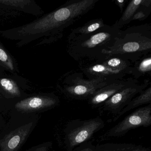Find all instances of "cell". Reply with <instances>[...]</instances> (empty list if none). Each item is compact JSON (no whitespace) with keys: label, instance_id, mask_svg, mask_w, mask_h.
<instances>
[{"label":"cell","instance_id":"cell-7","mask_svg":"<svg viewBox=\"0 0 151 151\" xmlns=\"http://www.w3.org/2000/svg\"><path fill=\"white\" fill-rule=\"evenodd\" d=\"M151 125V104L139 108L122 121L110 128L102 136L104 138L118 137L125 135L132 129Z\"/></svg>","mask_w":151,"mask_h":151},{"label":"cell","instance_id":"cell-4","mask_svg":"<svg viewBox=\"0 0 151 151\" xmlns=\"http://www.w3.org/2000/svg\"><path fill=\"white\" fill-rule=\"evenodd\" d=\"M81 72L90 79H104L109 82L122 80L131 75L132 63L116 55L78 63Z\"/></svg>","mask_w":151,"mask_h":151},{"label":"cell","instance_id":"cell-1","mask_svg":"<svg viewBox=\"0 0 151 151\" xmlns=\"http://www.w3.org/2000/svg\"><path fill=\"white\" fill-rule=\"evenodd\" d=\"M121 29L115 23L90 34L68 36L67 51L78 63L101 59L104 52L114 43Z\"/></svg>","mask_w":151,"mask_h":151},{"label":"cell","instance_id":"cell-6","mask_svg":"<svg viewBox=\"0 0 151 151\" xmlns=\"http://www.w3.org/2000/svg\"><path fill=\"white\" fill-rule=\"evenodd\" d=\"M105 126V122L99 116L88 120H70L63 130L66 150L73 151L78 146L89 142L94 134Z\"/></svg>","mask_w":151,"mask_h":151},{"label":"cell","instance_id":"cell-8","mask_svg":"<svg viewBox=\"0 0 151 151\" xmlns=\"http://www.w3.org/2000/svg\"><path fill=\"white\" fill-rule=\"evenodd\" d=\"M149 85L150 82L149 79H145L142 84L139 83L137 80L116 93L106 101L100 107L103 111H107L115 116L120 113L134 97L142 92Z\"/></svg>","mask_w":151,"mask_h":151},{"label":"cell","instance_id":"cell-11","mask_svg":"<svg viewBox=\"0 0 151 151\" xmlns=\"http://www.w3.org/2000/svg\"><path fill=\"white\" fill-rule=\"evenodd\" d=\"M59 102V99L55 97H32L17 102L15 108L19 111L28 112L52 108L58 105Z\"/></svg>","mask_w":151,"mask_h":151},{"label":"cell","instance_id":"cell-10","mask_svg":"<svg viewBox=\"0 0 151 151\" xmlns=\"http://www.w3.org/2000/svg\"><path fill=\"white\" fill-rule=\"evenodd\" d=\"M32 127V123L21 126L0 140L1 151H17L25 141Z\"/></svg>","mask_w":151,"mask_h":151},{"label":"cell","instance_id":"cell-14","mask_svg":"<svg viewBox=\"0 0 151 151\" xmlns=\"http://www.w3.org/2000/svg\"><path fill=\"white\" fill-rule=\"evenodd\" d=\"M131 75L133 78L137 79L146 75L151 74V53L147 55L134 63Z\"/></svg>","mask_w":151,"mask_h":151},{"label":"cell","instance_id":"cell-22","mask_svg":"<svg viewBox=\"0 0 151 151\" xmlns=\"http://www.w3.org/2000/svg\"><path fill=\"white\" fill-rule=\"evenodd\" d=\"M35 151H48L47 148V147H42L40 148H38L37 150H35Z\"/></svg>","mask_w":151,"mask_h":151},{"label":"cell","instance_id":"cell-12","mask_svg":"<svg viewBox=\"0 0 151 151\" xmlns=\"http://www.w3.org/2000/svg\"><path fill=\"white\" fill-rule=\"evenodd\" d=\"M149 104H151V87L150 85L136 97H134L120 113L115 116L113 118V121H117L122 116L132 109L142 105Z\"/></svg>","mask_w":151,"mask_h":151},{"label":"cell","instance_id":"cell-3","mask_svg":"<svg viewBox=\"0 0 151 151\" xmlns=\"http://www.w3.org/2000/svg\"><path fill=\"white\" fill-rule=\"evenodd\" d=\"M99 0H71L35 24L41 30L50 31L54 39L61 37L64 30L93 8Z\"/></svg>","mask_w":151,"mask_h":151},{"label":"cell","instance_id":"cell-20","mask_svg":"<svg viewBox=\"0 0 151 151\" xmlns=\"http://www.w3.org/2000/svg\"><path fill=\"white\" fill-rule=\"evenodd\" d=\"M95 146L91 142H86L78 146L73 151H94Z\"/></svg>","mask_w":151,"mask_h":151},{"label":"cell","instance_id":"cell-17","mask_svg":"<svg viewBox=\"0 0 151 151\" xmlns=\"http://www.w3.org/2000/svg\"><path fill=\"white\" fill-rule=\"evenodd\" d=\"M151 12V0H142L140 6L136 11L131 22L135 20L143 21L148 17Z\"/></svg>","mask_w":151,"mask_h":151},{"label":"cell","instance_id":"cell-16","mask_svg":"<svg viewBox=\"0 0 151 151\" xmlns=\"http://www.w3.org/2000/svg\"><path fill=\"white\" fill-rule=\"evenodd\" d=\"M142 0H132L128 4L122 15L115 23L118 28L121 29L123 26L129 23L132 17L140 6Z\"/></svg>","mask_w":151,"mask_h":151},{"label":"cell","instance_id":"cell-19","mask_svg":"<svg viewBox=\"0 0 151 151\" xmlns=\"http://www.w3.org/2000/svg\"><path fill=\"white\" fill-rule=\"evenodd\" d=\"M0 61L5 63L10 70H14L13 63L9 56L7 54L4 49L0 46Z\"/></svg>","mask_w":151,"mask_h":151},{"label":"cell","instance_id":"cell-21","mask_svg":"<svg viewBox=\"0 0 151 151\" xmlns=\"http://www.w3.org/2000/svg\"><path fill=\"white\" fill-rule=\"evenodd\" d=\"M127 1H125V0H117V1H115V4L120 8L121 13H122L124 8L125 6V4L127 3Z\"/></svg>","mask_w":151,"mask_h":151},{"label":"cell","instance_id":"cell-5","mask_svg":"<svg viewBox=\"0 0 151 151\" xmlns=\"http://www.w3.org/2000/svg\"><path fill=\"white\" fill-rule=\"evenodd\" d=\"M110 83L104 79L86 78L81 71L73 70L63 76L60 89L68 99L88 100L98 90Z\"/></svg>","mask_w":151,"mask_h":151},{"label":"cell","instance_id":"cell-13","mask_svg":"<svg viewBox=\"0 0 151 151\" xmlns=\"http://www.w3.org/2000/svg\"><path fill=\"white\" fill-rule=\"evenodd\" d=\"M94 151H151L141 145L130 143H108L95 146Z\"/></svg>","mask_w":151,"mask_h":151},{"label":"cell","instance_id":"cell-9","mask_svg":"<svg viewBox=\"0 0 151 151\" xmlns=\"http://www.w3.org/2000/svg\"><path fill=\"white\" fill-rule=\"evenodd\" d=\"M137 80L133 78H129L109 83L98 90L87 100L88 104L93 108L101 107L106 101L116 93Z\"/></svg>","mask_w":151,"mask_h":151},{"label":"cell","instance_id":"cell-18","mask_svg":"<svg viewBox=\"0 0 151 151\" xmlns=\"http://www.w3.org/2000/svg\"><path fill=\"white\" fill-rule=\"evenodd\" d=\"M0 84L8 92L15 96H19L20 92L19 88L14 82L7 78H2L0 80Z\"/></svg>","mask_w":151,"mask_h":151},{"label":"cell","instance_id":"cell-15","mask_svg":"<svg viewBox=\"0 0 151 151\" xmlns=\"http://www.w3.org/2000/svg\"><path fill=\"white\" fill-rule=\"evenodd\" d=\"M106 25L101 18H97L89 21L83 26L72 29L69 36H77L90 34L96 31L97 30L104 27Z\"/></svg>","mask_w":151,"mask_h":151},{"label":"cell","instance_id":"cell-2","mask_svg":"<svg viewBox=\"0 0 151 151\" xmlns=\"http://www.w3.org/2000/svg\"><path fill=\"white\" fill-rule=\"evenodd\" d=\"M151 53V25L132 26L120 32L113 45L104 52V56L116 55L132 63Z\"/></svg>","mask_w":151,"mask_h":151}]
</instances>
